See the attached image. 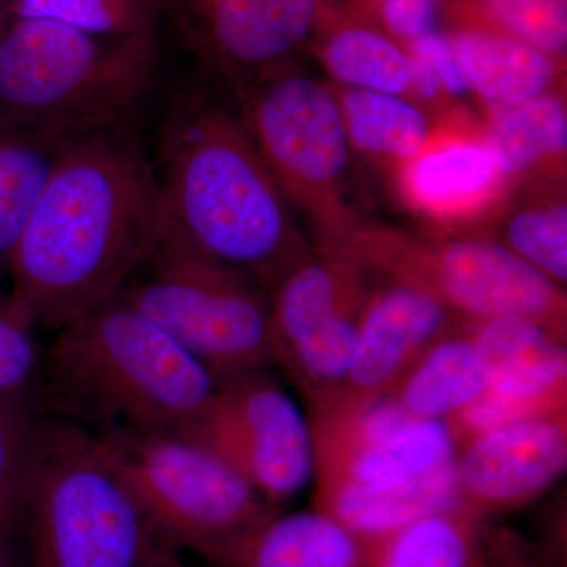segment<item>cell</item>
I'll return each mask as SVG.
<instances>
[{
	"label": "cell",
	"mask_w": 567,
	"mask_h": 567,
	"mask_svg": "<svg viewBox=\"0 0 567 567\" xmlns=\"http://www.w3.org/2000/svg\"><path fill=\"white\" fill-rule=\"evenodd\" d=\"M117 298L218 380L275 365L268 292L194 248L169 218Z\"/></svg>",
	"instance_id": "8992f818"
},
{
	"label": "cell",
	"mask_w": 567,
	"mask_h": 567,
	"mask_svg": "<svg viewBox=\"0 0 567 567\" xmlns=\"http://www.w3.org/2000/svg\"><path fill=\"white\" fill-rule=\"evenodd\" d=\"M352 254L361 267L434 295L462 322L517 316L566 328L565 289L499 241L458 238L425 248L364 238Z\"/></svg>",
	"instance_id": "ba28073f"
},
{
	"label": "cell",
	"mask_w": 567,
	"mask_h": 567,
	"mask_svg": "<svg viewBox=\"0 0 567 567\" xmlns=\"http://www.w3.org/2000/svg\"><path fill=\"white\" fill-rule=\"evenodd\" d=\"M339 104L349 140L360 151L412 162L427 147V117L401 95L347 89Z\"/></svg>",
	"instance_id": "603a6c76"
},
{
	"label": "cell",
	"mask_w": 567,
	"mask_h": 567,
	"mask_svg": "<svg viewBox=\"0 0 567 567\" xmlns=\"http://www.w3.org/2000/svg\"><path fill=\"white\" fill-rule=\"evenodd\" d=\"M194 554L210 567H364L357 536L315 507L278 511Z\"/></svg>",
	"instance_id": "2e32d148"
},
{
	"label": "cell",
	"mask_w": 567,
	"mask_h": 567,
	"mask_svg": "<svg viewBox=\"0 0 567 567\" xmlns=\"http://www.w3.org/2000/svg\"><path fill=\"white\" fill-rule=\"evenodd\" d=\"M10 11L107 37L155 33L158 13L155 0H11Z\"/></svg>",
	"instance_id": "484cf974"
},
{
	"label": "cell",
	"mask_w": 567,
	"mask_h": 567,
	"mask_svg": "<svg viewBox=\"0 0 567 567\" xmlns=\"http://www.w3.org/2000/svg\"><path fill=\"white\" fill-rule=\"evenodd\" d=\"M413 51L421 52L431 62L443 91L453 95H465L466 92L472 91L458 61L456 47L445 37L435 32L420 37L413 40Z\"/></svg>",
	"instance_id": "1f68e13d"
},
{
	"label": "cell",
	"mask_w": 567,
	"mask_h": 567,
	"mask_svg": "<svg viewBox=\"0 0 567 567\" xmlns=\"http://www.w3.org/2000/svg\"><path fill=\"white\" fill-rule=\"evenodd\" d=\"M0 567H24L13 548V537L0 529Z\"/></svg>",
	"instance_id": "836d02e7"
},
{
	"label": "cell",
	"mask_w": 567,
	"mask_h": 567,
	"mask_svg": "<svg viewBox=\"0 0 567 567\" xmlns=\"http://www.w3.org/2000/svg\"><path fill=\"white\" fill-rule=\"evenodd\" d=\"M331 76L358 91L402 95L412 81V59L393 41L365 29L338 33L324 50Z\"/></svg>",
	"instance_id": "d4e9b609"
},
{
	"label": "cell",
	"mask_w": 567,
	"mask_h": 567,
	"mask_svg": "<svg viewBox=\"0 0 567 567\" xmlns=\"http://www.w3.org/2000/svg\"><path fill=\"white\" fill-rule=\"evenodd\" d=\"M240 114L284 196L319 216L349 162L341 104L305 74L268 71L237 95Z\"/></svg>",
	"instance_id": "8fae6325"
},
{
	"label": "cell",
	"mask_w": 567,
	"mask_h": 567,
	"mask_svg": "<svg viewBox=\"0 0 567 567\" xmlns=\"http://www.w3.org/2000/svg\"><path fill=\"white\" fill-rule=\"evenodd\" d=\"M550 281H567V208L565 203L525 208L507 219L503 241Z\"/></svg>",
	"instance_id": "83f0119b"
},
{
	"label": "cell",
	"mask_w": 567,
	"mask_h": 567,
	"mask_svg": "<svg viewBox=\"0 0 567 567\" xmlns=\"http://www.w3.org/2000/svg\"><path fill=\"white\" fill-rule=\"evenodd\" d=\"M454 47L470 89L494 111L537 99L554 82L550 55L514 37L465 33Z\"/></svg>",
	"instance_id": "ffe728a7"
},
{
	"label": "cell",
	"mask_w": 567,
	"mask_h": 567,
	"mask_svg": "<svg viewBox=\"0 0 567 567\" xmlns=\"http://www.w3.org/2000/svg\"><path fill=\"white\" fill-rule=\"evenodd\" d=\"M505 181L486 142H446L425 147L405 169L410 199L434 216H461L486 203Z\"/></svg>",
	"instance_id": "e0dca14e"
},
{
	"label": "cell",
	"mask_w": 567,
	"mask_h": 567,
	"mask_svg": "<svg viewBox=\"0 0 567 567\" xmlns=\"http://www.w3.org/2000/svg\"><path fill=\"white\" fill-rule=\"evenodd\" d=\"M66 144L0 128V259L20 240Z\"/></svg>",
	"instance_id": "7402d4cb"
},
{
	"label": "cell",
	"mask_w": 567,
	"mask_h": 567,
	"mask_svg": "<svg viewBox=\"0 0 567 567\" xmlns=\"http://www.w3.org/2000/svg\"><path fill=\"white\" fill-rule=\"evenodd\" d=\"M235 95L278 69L311 31L317 0H155Z\"/></svg>",
	"instance_id": "5bb4252c"
},
{
	"label": "cell",
	"mask_w": 567,
	"mask_h": 567,
	"mask_svg": "<svg viewBox=\"0 0 567 567\" xmlns=\"http://www.w3.org/2000/svg\"><path fill=\"white\" fill-rule=\"evenodd\" d=\"M486 144L507 177L527 173L537 163L565 155L567 112L565 102L544 93L507 110L494 111Z\"/></svg>",
	"instance_id": "cb8c5ba5"
},
{
	"label": "cell",
	"mask_w": 567,
	"mask_h": 567,
	"mask_svg": "<svg viewBox=\"0 0 567 567\" xmlns=\"http://www.w3.org/2000/svg\"><path fill=\"white\" fill-rule=\"evenodd\" d=\"M167 218L130 126L69 142L10 252L11 300L35 327L61 330L117 298Z\"/></svg>",
	"instance_id": "6da1fadb"
},
{
	"label": "cell",
	"mask_w": 567,
	"mask_h": 567,
	"mask_svg": "<svg viewBox=\"0 0 567 567\" xmlns=\"http://www.w3.org/2000/svg\"><path fill=\"white\" fill-rule=\"evenodd\" d=\"M369 293L363 267L342 251L312 254L268 293L274 361L303 395L308 415L341 390Z\"/></svg>",
	"instance_id": "9c48e42d"
},
{
	"label": "cell",
	"mask_w": 567,
	"mask_h": 567,
	"mask_svg": "<svg viewBox=\"0 0 567 567\" xmlns=\"http://www.w3.org/2000/svg\"><path fill=\"white\" fill-rule=\"evenodd\" d=\"M473 567H544L536 548L509 528L483 525Z\"/></svg>",
	"instance_id": "4dcf8cb0"
},
{
	"label": "cell",
	"mask_w": 567,
	"mask_h": 567,
	"mask_svg": "<svg viewBox=\"0 0 567 567\" xmlns=\"http://www.w3.org/2000/svg\"><path fill=\"white\" fill-rule=\"evenodd\" d=\"M185 435L210 447L279 509L315 480L309 417L268 368L219 380L210 404Z\"/></svg>",
	"instance_id": "30bf717a"
},
{
	"label": "cell",
	"mask_w": 567,
	"mask_h": 567,
	"mask_svg": "<svg viewBox=\"0 0 567 567\" xmlns=\"http://www.w3.org/2000/svg\"><path fill=\"white\" fill-rule=\"evenodd\" d=\"M11 0H0V33L3 32V29L9 25L7 22V18H9Z\"/></svg>",
	"instance_id": "e575fe53"
},
{
	"label": "cell",
	"mask_w": 567,
	"mask_h": 567,
	"mask_svg": "<svg viewBox=\"0 0 567 567\" xmlns=\"http://www.w3.org/2000/svg\"><path fill=\"white\" fill-rule=\"evenodd\" d=\"M464 505L454 464L436 475L394 491L316 488L315 509L349 529L358 540L383 535L435 511Z\"/></svg>",
	"instance_id": "d6986e66"
},
{
	"label": "cell",
	"mask_w": 567,
	"mask_h": 567,
	"mask_svg": "<svg viewBox=\"0 0 567 567\" xmlns=\"http://www.w3.org/2000/svg\"><path fill=\"white\" fill-rule=\"evenodd\" d=\"M156 66L155 33L95 35L14 18L0 33V128L71 142L130 126Z\"/></svg>",
	"instance_id": "277c9868"
},
{
	"label": "cell",
	"mask_w": 567,
	"mask_h": 567,
	"mask_svg": "<svg viewBox=\"0 0 567 567\" xmlns=\"http://www.w3.org/2000/svg\"><path fill=\"white\" fill-rule=\"evenodd\" d=\"M178 567H185V566H183L182 563H181V566H178Z\"/></svg>",
	"instance_id": "d590c367"
},
{
	"label": "cell",
	"mask_w": 567,
	"mask_h": 567,
	"mask_svg": "<svg viewBox=\"0 0 567 567\" xmlns=\"http://www.w3.org/2000/svg\"><path fill=\"white\" fill-rule=\"evenodd\" d=\"M55 333L33 388L54 420L93 436L185 434L218 390L203 363L118 298Z\"/></svg>",
	"instance_id": "3957f363"
},
{
	"label": "cell",
	"mask_w": 567,
	"mask_h": 567,
	"mask_svg": "<svg viewBox=\"0 0 567 567\" xmlns=\"http://www.w3.org/2000/svg\"><path fill=\"white\" fill-rule=\"evenodd\" d=\"M95 439L155 535L177 554L218 543L281 511L210 447L181 432Z\"/></svg>",
	"instance_id": "52a82bcc"
},
{
	"label": "cell",
	"mask_w": 567,
	"mask_h": 567,
	"mask_svg": "<svg viewBox=\"0 0 567 567\" xmlns=\"http://www.w3.org/2000/svg\"><path fill=\"white\" fill-rule=\"evenodd\" d=\"M486 522L465 505L425 514L360 540L364 567H473Z\"/></svg>",
	"instance_id": "44dd1931"
},
{
	"label": "cell",
	"mask_w": 567,
	"mask_h": 567,
	"mask_svg": "<svg viewBox=\"0 0 567 567\" xmlns=\"http://www.w3.org/2000/svg\"><path fill=\"white\" fill-rule=\"evenodd\" d=\"M155 169L175 229L265 292L312 256L240 112L204 85L174 96Z\"/></svg>",
	"instance_id": "7a4b0ae2"
},
{
	"label": "cell",
	"mask_w": 567,
	"mask_h": 567,
	"mask_svg": "<svg viewBox=\"0 0 567 567\" xmlns=\"http://www.w3.org/2000/svg\"><path fill=\"white\" fill-rule=\"evenodd\" d=\"M486 386V372L465 322L439 339L390 398L416 420L447 421L475 402Z\"/></svg>",
	"instance_id": "ac0fdd59"
},
{
	"label": "cell",
	"mask_w": 567,
	"mask_h": 567,
	"mask_svg": "<svg viewBox=\"0 0 567 567\" xmlns=\"http://www.w3.org/2000/svg\"><path fill=\"white\" fill-rule=\"evenodd\" d=\"M29 567H177L99 440L40 420L22 494Z\"/></svg>",
	"instance_id": "5b68a950"
},
{
	"label": "cell",
	"mask_w": 567,
	"mask_h": 567,
	"mask_svg": "<svg viewBox=\"0 0 567 567\" xmlns=\"http://www.w3.org/2000/svg\"><path fill=\"white\" fill-rule=\"evenodd\" d=\"M496 20L518 40L547 55H561L567 44L566 0H486Z\"/></svg>",
	"instance_id": "f546056e"
},
{
	"label": "cell",
	"mask_w": 567,
	"mask_h": 567,
	"mask_svg": "<svg viewBox=\"0 0 567 567\" xmlns=\"http://www.w3.org/2000/svg\"><path fill=\"white\" fill-rule=\"evenodd\" d=\"M32 320L9 297L0 295V395L31 399L40 371Z\"/></svg>",
	"instance_id": "f1b7e54d"
},
{
	"label": "cell",
	"mask_w": 567,
	"mask_h": 567,
	"mask_svg": "<svg viewBox=\"0 0 567 567\" xmlns=\"http://www.w3.org/2000/svg\"><path fill=\"white\" fill-rule=\"evenodd\" d=\"M311 424L316 488L394 491L456 462L457 442L443 420H416L393 398L363 412Z\"/></svg>",
	"instance_id": "7c38bea8"
},
{
	"label": "cell",
	"mask_w": 567,
	"mask_h": 567,
	"mask_svg": "<svg viewBox=\"0 0 567 567\" xmlns=\"http://www.w3.org/2000/svg\"><path fill=\"white\" fill-rule=\"evenodd\" d=\"M462 323L434 295L412 284L393 281L369 293L344 383L330 405L306 413L309 421L352 416L393 394L412 365Z\"/></svg>",
	"instance_id": "4fadbf2b"
},
{
	"label": "cell",
	"mask_w": 567,
	"mask_h": 567,
	"mask_svg": "<svg viewBox=\"0 0 567 567\" xmlns=\"http://www.w3.org/2000/svg\"><path fill=\"white\" fill-rule=\"evenodd\" d=\"M40 420L31 399L0 395V529L14 537L22 527V494Z\"/></svg>",
	"instance_id": "4316f807"
},
{
	"label": "cell",
	"mask_w": 567,
	"mask_h": 567,
	"mask_svg": "<svg viewBox=\"0 0 567 567\" xmlns=\"http://www.w3.org/2000/svg\"><path fill=\"white\" fill-rule=\"evenodd\" d=\"M388 25L405 39L434 32L436 0H383Z\"/></svg>",
	"instance_id": "d6a6232c"
},
{
	"label": "cell",
	"mask_w": 567,
	"mask_h": 567,
	"mask_svg": "<svg viewBox=\"0 0 567 567\" xmlns=\"http://www.w3.org/2000/svg\"><path fill=\"white\" fill-rule=\"evenodd\" d=\"M454 468L462 503L484 520L520 509L565 475L567 413L473 436L458 447Z\"/></svg>",
	"instance_id": "9a60e30c"
}]
</instances>
